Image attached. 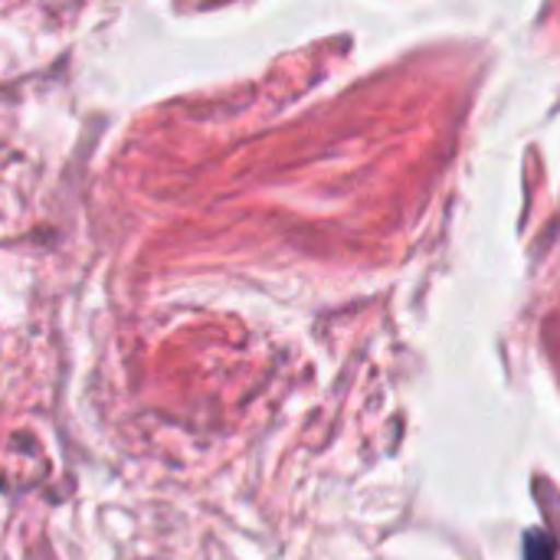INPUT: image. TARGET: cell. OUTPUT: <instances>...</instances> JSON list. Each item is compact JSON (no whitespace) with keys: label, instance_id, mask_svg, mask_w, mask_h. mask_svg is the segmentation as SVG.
I'll list each match as a JSON object with an SVG mask.
<instances>
[{"label":"cell","instance_id":"6da1fadb","mask_svg":"<svg viewBox=\"0 0 560 560\" xmlns=\"http://www.w3.org/2000/svg\"><path fill=\"white\" fill-rule=\"evenodd\" d=\"M525 560H555L551 541L541 532L528 535V541H525Z\"/></svg>","mask_w":560,"mask_h":560}]
</instances>
